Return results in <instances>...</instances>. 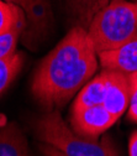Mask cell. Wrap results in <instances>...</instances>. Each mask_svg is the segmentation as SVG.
I'll return each instance as SVG.
<instances>
[{"label":"cell","mask_w":137,"mask_h":156,"mask_svg":"<svg viewBox=\"0 0 137 156\" xmlns=\"http://www.w3.org/2000/svg\"><path fill=\"white\" fill-rule=\"evenodd\" d=\"M109 2H111V0H98L96 5H95V12H96L98 10H100L101 8H104ZM130 2H137V0H130Z\"/></svg>","instance_id":"obj_17"},{"label":"cell","mask_w":137,"mask_h":156,"mask_svg":"<svg viewBox=\"0 0 137 156\" xmlns=\"http://www.w3.org/2000/svg\"><path fill=\"white\" fill-rule=\"evenodd\" d=\"M22 20H26V17L20 8L5 0H0V35L10 31Z\"/></svg>","instance_id":"obj_12"},{"label":"cell","mask_w":137,"mask_h":156,"mask_svg":"<svg viewBox=\"0 0 137 156\" xmlns=\"http://www.w3.org/2000/svg\"><path fill=\"white\" fill-rule=\"evenodd\" d=\"M25 26L26 20H22L10 31L0 35V60L10 57L16 52V45L19 42V38L24 34Z\"/></svg>","instance_id":"obj_13"},{"label":"cell","mask_w":137,"mask_h":156,"mask_svg":"<svg viewBox=\"0 0 137 156\" xmlns=\"http://www.w3.org/2000/svg\"><path fill=\"white\" fill-rule=\"evenodd\" d=\"M37 139L66 156H120L110 138L89 139L77 134L63 120L58 110L46 112L35 120Z\"/></svg>","instance_id":"obj_2"},{"label":"cell","mask_w":137,"mask_h":156,"mask_svg":"<svg viewBox=\"0 0 137 156\" xmlns=\"http://www.w3.org/2000/svg\"><path fill=\"white\" fill-rule=\"evenodd\" d=\"M98 66L87 30L75 25L37 67L31 84L35 99L47 112L60 110L91 80Z\"/></svg>","instance_id":"obj_1"},{"label":"cell","mask_w":137,"mask_h":156,"mask_svg":"<svg viewBox=\"0 0 137 156\" xmlns=\"http://www.w3.org/2000/svg\"><path fill=\"white\" fill-rule=\"evenodd\" d=\"M105 88H106L105 74L101 71L79 90L73 103L72 110H78V109H83V108H88L98 104H103L104 97H105Z\"/></svg>","instance_id":"obj_9"},{"label":"cell","mask_w":137,"mask_h":156,"mask_svg":"<svg viewBox=\"0 0 137 156\" xmlns=\"http://www.w3.org/2000/svg\"><path fill=\"white\" fill-rule=\"evenodd\" d=\"M38 149H40L42 156H66L64 154H62L61 151H58V150L54 149L53 146L47 145V144H43V143L40 144Z\"/></svg>","instance_id":"obj_15"},{"label":"cell","mask_w":137,"mask_h":156,"mask_svg":"<svg viewBox=\"0 0 137 156\" xmlns=\"http://www.w3.org/2000/svg\"><path fill=\"white\" fill-rule=\"evenodd\" d=\"M0 156H32L26 136L16 123L0 128Z\"/></svg>","instance_id":"obj_8"},{"label":"cell","mask_w":137,"mask_h":156,"mask_svg":"<svg viewBox=\"0 0 137 156\" xmlns=\"http://www.w3.org/2000/svg\"><path fill=\"white\" fill-rule=\"evenodd\" d=\"M98 0H66L68 14L77 23L87 30L95 14V5Z\"/></svg>","instance_id":"obj_10"},{"label":"cell","mask_w":137,"mask_h":156,"mask_svg":"<svg viewBox=\"0 0 137 156\" xmlns=\"http://www.w3.org/2000/svg\"><path fill=\"white\" fill-rule=\"evenodd\" d=\"M103 69L132 74L137 72V35L114 50L98 53Z\"/></svg>","instance_id":"obj_7"},{"label":"cell","mask_w":137,"mask_h":156,"mask_svg":"<svg viewBox=\"0 0 137 156\" xmlns=\"http://www.w3.org/2000/svg\"><path fill=\"white\" fill-rule=\"evenodd\" d=\"M130 82V102L127 108V118L137 123V72L128 74Z\"/></svg>","instance_id":"obj_14"},{"label":"cell","mask_w":137,"mask_h":156,"mask_svg":"<svg viewBox=\"0 0 137 156\" xmlns=\"http://www.w3.org/2000/svg\"><path fill=\"white\" fill-rule=\"evenodd\" d=\"M105 74V97L103 105L119 120L127 110L130 102V82L128 76L121 72L103 69Z\"/></svg>","instance_id":"obj_6"},{"label":"cell","mask_w":137,"mask_h":156,"mask_svg":"<svg viewBox=\"0 0 137 156\" xmlns=\"http://www.w3.org/2000/svg\"><path fill=\"white\" fill-rule=\"evenodd\" d=\"M116 122L117 119L103 104L72 110L70 115V128L89 139H99Z\"/></svg>","instance_id":"obj_5"},{"label":"cell","mask_w":137,"mask_h":156,"mask_svg":"<svg viewBox=\"0 0 137 156\" xmlns=\"http://www.w3.org/2000/svg\"><path fill=\"white\" fill-rule=\"evenodd\" d=\"M19 6L25 14L26 26L24 41L33 47L48 35L53 25V12L50 0H5Z\"/></svg>","instance_id":"obj_4"},{"label":"cell","mask_w":137,"mask_h":156,"mask_svg":"<svg viewBox=\"0 0 137 156\" xmlns=\"http://www.w3.org/2000/svg\"><path fill=\"white\" fill-rule=\"evenodd\" d=\"M128 156H137V130L133 131L128 140Z\"/></svg>","instance_id":"obj_16"},{"label":"cell","mask_w":137,"mask_h":156,"mask_svg":"<svg viewBox=\"0 0 137 156\" xmlns=\"http://www.w3.org/2000/svg\"><path fill=\"white\" fill-rule=\"evenodd\" d=\"M24 65V55L15 52L10 57L0 60V95L12 83Z\"/></svg>","instance_id":"obj_11"},{"label":"cell","mask_w":137,"mask_h":156,"mask_svg":"<svg viewBox=\"0 0 137 156\" xmlns=\"http://www.w3.org/2000/svg\"><path fill=\"white\" fill-rule=\"evenodd\" d=\"M87 32L96 53L127 42L137 35V2L111 0L94 14Z\"/></svg>","instance_id":"obj_3"}]
</instances>
